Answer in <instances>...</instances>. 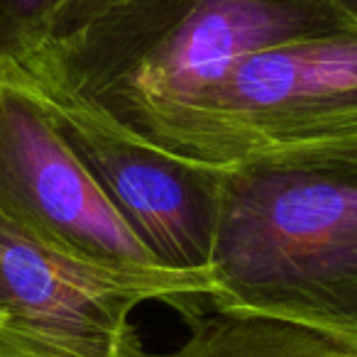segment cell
Here are the masks:
<instances>
[{
    "mask_svg": "<svg viewBox=\"0 0 357 357\" xmlns=\"http://www.w3.org/2000/svg\"><path fill=\"white\" fill-rule=\"evenodd\" d=\"M337 6L347 13V17H350V20L357 22V0H337Z\"/></svg>",
    "mask_w": 357,
    "mask_h": 357,
    "instance_id": "obj_9",
    "label": "cell"
},
{
    "mask_svg": "<svg viewBox=\"0 0 357 357\" xmlns=\"http://www.w3.org/2000/svg\"><path fill=\"white\" fill-rule=\"evenodd\" d=\"M0 211L27 235L96 267L172 272L113 208L30 93L0 69Z\"/></svg>",
    "mask_w": 357,
    "mask_h": 357,
    "instance_id": "obj_6",
    "label": "cell"
},
{
    "mask_svg": "<svg viewBox=\"0 0 357 357\" xmlns=\"http://www.w3.org/2000/svg\"><path fill=\"white\" fill-rule=\"evenodd\" d=\"M130 0H0V64L17 66Z\"/></svg>",
    "mask_w": 357,
    "mask_h": 357,
    "instance_id": "obj_8",
    "label": "cell"
},
{
    "mask_svg": "<svg viewBox=\"0 0 357 357\" xmlns=\"http://www.w3.org/2000/svg\"><path fill=\"white\" fill-rule=\"evenodd\" d=\"M357 132V22L255 52L194 105L174 157L233 167L250 154Z\"/></svg>",
    "mask_w": 357,
    "mask_h": 357,
    "instance_id": "obj_3",
    "label": "cell"
},
{
    "mask_svg": "<svg viewBox=\"0 0 357 357\" xmlns=\"http://www.w3.org/2000/svg\"><path fill=\"white\" fill-rule=\"evenodd\" d=\"M352 22L337 0H130L32 59L0 66L174 154L201 96L243 59Z\"/></svg>",
    "mask_w": 357,
    "mask_h": 357,
    "instance_id": "obj_1",
    "label": "cell"
},
{
    "mask_svg": "<svg viewBox=\"0 0 357 357\" xmlns=\"http://www.w3.org/2000/svg\"><path fill=\"white\" fill-rule=\"evenodd\" d=\"M208 274L215 308L357 347V132L225 169Z\"/></svg>",
    "mask_w": 357,
    "mask_h": 357,
    "instance_id": "obj_2",
    "label": "cell"
},
{
    "mask_svg": "<svg viewBox=\"0 0 357 357\" xmlns=\"http://www.w3.org/2000/svg\"><path fill=\"white\" fill-rule=\"evenodd\" d=\"M167 357H357V347L282 318L215 308Z\"/></svg>",
    "mask_w": 357,
    "mask_h": 357,
    "instance_id": "obj_7",
    "label": "cell"
},
{
    "mask_svg": "<svg viewBox=\"0 0 357 357\" xmlns=\"http://www.w3.org/2000/svg\"><path fill=\"white\" fill-rule=\"evenodd\" d=\"M211 274H125L52 250L0 211V357H135L144 301L208 296Z\"/></svg>",
    "mask_w": 357,
    "mask_h": 357,
    "instance_id": "obj_4",
    "label": "cell"
},
{
    "mask_svg": "<svg viewBox=\"0 0 357 357\" xmlns=\"http://www.w3.org/2000/svg\"><path fill=\"white\" fill-rule=\"evenodd\" d=\"M0 69L35 98L159 267L191 274L208 272L228 167H211L162 152L108 125L66 96L35 89L8 66Z\"/></svg>",
    "mask_w": 357,
    "mask_h": 357,
    "instance_id": "obj_5",
    "label": "cell"
}]
</instances>
